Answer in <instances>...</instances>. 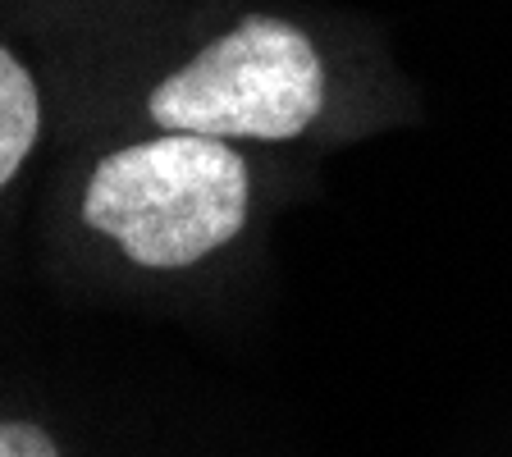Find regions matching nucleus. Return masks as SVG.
<instances>
[{
	"label": "nucleus",
	"mask_w": 512,
	"mask_h": 457,
	"mask_svg": "<svg viewBox=\"0 0 512 457\" xmlns=\"http://www.w3.org/2000/svg\"><path fill=\"white\" fill-rule=\"evenodd\" d=\"M0 457H60L51 435L37 426H0Z\"/></svg>",
	"instance_id": "20e7f679"
},
{
	"label": "nucleus",
	"mask_w": 512,
	"mask_h": 457,
	"mask_svg": "<svg viewBox=\"0 0 512 457\" xmlns=\"http://www.w3.org/2000/svg\"><path fill=\"white\" fill-rule=\"evenodd\" d=\"M83 220L147 270H183L247 224V165L224 138L174 133L110 151L83 197Z\"/></svg>",
	"instance_id": "f257e3e1"
},
{
	"label": "nucleus",
	"mask_w": 512,
	"mask_h": 457,
	"mask_svg": "<svg viewBox=\"0 0 512 457\" xmlns=\"http://www.w3.org/2000/svg\"><path fill=\"white\" fill-rule=\"evenodd\" d=\"M325 106V64L302 28L252 14L147 96L165 133L284 142Z\"/></svg>",
	"instance_id": "f03ea898"
},
{
	"label": "nucleus",
	"mask_w": 512,
	"mask_h": 457,
	"mask_svg": "<svg viewBox=\"0 0 512 457\" xmlns=\"http://www.w3.org/2000/svg\"><path fill=\"white\" fill-rule=\"evenodd\" d=\"M42 106H37V87L32 74L0 46V188L19 174L23 156L37 142Z\"/></svg>",
	"instance_id": "7ed1b4c3"
}]
</instances>
